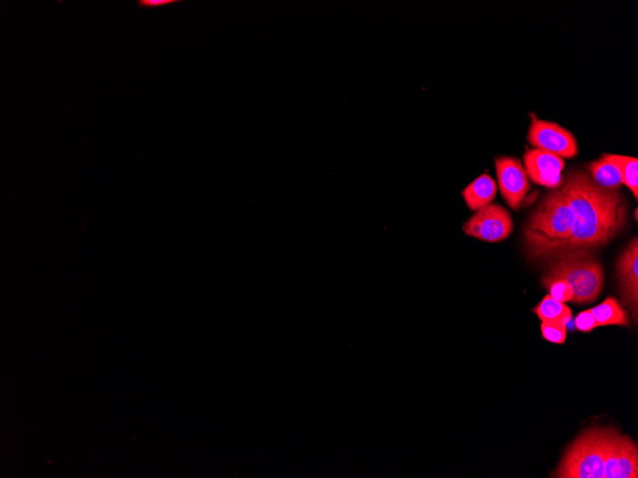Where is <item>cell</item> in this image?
I'll use <instances>...</instances> for the list:
<instances>
[{
  "label": "cell",
  "instance_id": "18",
  "mask_svg": "<svg viewBox=\"0 0 638 478\" xmlns=\"http://www.w3.org/2000/svg\"><path fill=\"white\" fill-rule=\"evenodd\" d=\"M574 324L575 327L582 332H590L599 327L591 309L584 310L576 317Z\"/></svg>",
  "mask_w": 638,
  "mask_h": 478
},
{
  "label": "cell",
  "instance_id": "9",
  "mask_svg": "<svg viewBox=\"0 0 638 478\" xmlns=\"http://www.w3.org/2000/svg\"><path fill=\"white\" fill-rule=\"evenodd\" d=\"M525 171L535 183L559 189L563 182L564 159L539 149L528 151L524 155Z\"/></svg>",
  "mask_w": 638,
  "mask_h": 478
},
{
  "label": "cell",
  "instance_id": "10",
  "mask_svg": "<svg viewBox=\"0 0 638 478\" xmlns=\"http://www.w3.org/2000/svg\"><path fill=\"white\" fill-rule=\"evenodd\" d=\"M623 304L633 313L637 322L638 306V240L635 237L617 262Z\"/></svg>",
  "mask_w": 638,
  "mask_h": 478
},
{
  "label": "cell",
  "instance_id": "6",
  "mask_svg": "<svg viewBox=\"0 0 638 478\" xmlns=\"http://www.w3.org/2000/svg\"><path fill=\"white\" fill-rule=\"evenodd\" d=\"M528 140L534 149H539L562 159L579 154V145L572 133L560 124L532 117Z\"/></svg>",
  "mask_w": 638,
  "mask_h": 478
},
{
  "label": "cell",
  "instance_id": "19",
  "mask_svg": "<svg viewBox=\"0 0 638 478\" xmlns=\"http://www.w3.org/2000/svg\"><path fill=\"white\" fill-rule=\"evenodd\" d=\"M180 3V0H139L138 6L141 9H158Z\"/></svg>",
  "mask_w": 638,
  "mask_h": 478
},
{
  "label": "cell",
  "instance_id": "8",
  "mask_svg": "<svg viewBox=\"0 0 638 478\" xmlns=\"http://www.w3.org/2000/svg\"><path fill=\"white\" fill-rule=\"evenodd\" d=\"M496 168L502 197L512 210L518 211L530 190L521 161L513 157H498Z\"/></svg>",
  "mask_w": 638,
  "mask_h": 478
},
{
  "label": "cell",
  "instance_id": "3",
  "mask_svg": "<svg viewBox=\"0 0 638 478\" xmlns=\"http://www.w3.org/2000/svg\"><path fill=\"white\" fill-rule=\"evenodd\" d=\"M555 259L545 277L565 281L572 290L571 302L583 305L600 297L604 272L592 253H571Z\"/></svg>",
  "mask_w": 638,
  "mask_h": 478
},
{
  "label": "cell",
  "instance_id": "7",
  "mask_svg": "<svg viewBox=\"0 0 638 478\" xmlns=\"http://www.w3.org/2000/svg\"><path fill=\"white\" fill-rule=\"evenodd\" d=\"M636 445L626 435L609 430L604 464V478H637Z\"/></svg>",
  "mask_w": 638,
  "mask_h": 478
},
{
  "label": "cell",
  "instance_id": "12",
  "mask_svg": "<svg viewBox=\"0 0 638 478\" xmlns=\"http://www.w3.org/2000/svg\"><path fill=\"white\" fill-rule=\"evenodd\" d=\"M589 171L592 181L605 190H619L623 183L622 176L617 166L605 158L591 161Z\"/></svg>",
  "mask_w": 638,
  "mask_h": 478
},
{
  "label": "cell",
  "instance_id": "16",
  "mask_svg": "<svg viewBox=\"0 0 638 478\" xmlns=\"http://www.w3.org/2000/svg\"><path fill=\"white\" fill-rule=\"evenodd\" d=\"M542 286L548 290L549 296L561 303L571 302L573 294L570 286L563 280L544 277Z\"/></svg>",
  "mask_w": 638,
  "mask_h": 478
},
{
  "label": "cell",
  "instance_id": "11",
  "mask_svg": "<svg viewBox=\"0 0 638 478\" xmlns=\"http://www.w3.org/2000/svg\"><path fill=\"white\" fill-rule=\"evenodd\" d=\"M497 195V184L488 174L479 176L462 192L468 209L477 212L490 204Z\"/></svg>",
  "mask_w": 638,
  "mask_h": 478
},
{
  "label": "cell",
  "instance_id": "2",
  "mask_svg": "<svg viewBox=\"0 0 638 478\" xmlns=\"http://www.w3.org/2000/svg\"><path fill=\"white\" fill-rule=\"evenodd\" d=\"M574 215L561 191L548 193L529 216L524 230V246L529 259H545L549 249L568 238Z\"/></svg>",
  "mask_w": 638,
  "mask_h": 478
},
{
  "label": "cell",
  "instance_id": "5",
  "mask_svg": "<svg viewBox=\"0 0 638 478\" xmlns=\"http://www.w3.org/2000/svg\"><path fill=\"white\" fill-rule=\"evenodd\" d=\"M463 230L470 237L488 243H498L511 234L513 220L505 207L490 203L473 214L464 223Z\"/></svg>",
  "mask_w": 638,
  "mask_h": 478
},
{
  "label": "cell",
  "instance_id": "17",
  "mask_svg": "<svg viewBox=\"0 0 638 478\" xmlns=\"http://www.w3.org/2000/svg\"><path fill=\"white\" fill-rule=\"evenodd\" d=\"M566 326L560 323L542 322V337L550 343L564 344L567 338Z\"/></svg>",
  "mask_w": 638,
  "mask_h": 478
},
{
  "label": "cell",
  "instance_id": "20",
  "mask_svg": "<svg viewBox=\"0 0 638 478\" xmlns=\"http://www.w3.org/2000/svg\"><path fill=\"white\" fill-rule=\"evenodd\" d=\"M634 216H635V219L637 220V210H635Z\"/></svg>",
  "mask_w": 638,
  "mask_h": 478
},
{
  "label": "cell",
  "instance_id": "1",
  "mask_svg": "<svg viewBox=\"0 0 638 478\" xmlns=\"http://www.w3.org/2000/svg\"><path fill=\"white\" fill-rule=\"evenodd\" d=\"M568 198L574 223L568 238L555 244L545 259L571 253H592L608 244L626 225V202L605 190L582 171L569 172L560 190Z\"/></svg>",
  "mask_w": 638,
  "mask_h": 478
},
{
  "label": "cell",
  "instance_id": "15",
  "mask_svg": "<svg viewBox=\"0 0 638 478\" xmlns=\"http://www.w3.org/2000/svg\"><path fill=\"white\" fill-rule=\"evenodd\" d=\"M612 162L620 170L623 183L633 192L635 200L638 198V160L629 156L604 154L602 156Z\"/></svg>",
  "mask_w": 638,
  "mask_h": 478
},
{
  "label": "cell",
  "instance_id": "4",
  "mask_svg": "<svg viewBox=\"0 0 638 478\" xmlns=\"http://www.w3.org/2000/svg\"><path fill=\"white\" fill-rule=\"evenodd\" d=\"M609 430L592 428L583 432L566 452L554 477L604 478Z\"/></svg>",
  "mask_w": 638,
  "mask_h": 478
},
{
  "label": "cell",
  "instance_id": "13",
  "mask_svg": "<svg viewBox=\"0 0 638 478\" xmlns=\"http://www.w3.org/2000/svg\"><path fill=\"white\" fill-rule=\"evenodd\" d=\"M590 309L599 327L612 325L628 327L630 324L628 311L612 297L607 298L601 305Z\"/></svg>",
  "mask_w": 638,
  "mask_h": 478
},
{
  "label": "cell",
  "instance_id": "14",
  "mask_svg": "<svg viewBox=\"0 0 638 478\" xmlns=\"http://www.w3.org/2000/svg\"><path fill=\"white\" fill-rule=\"evenodd\" d=\"M533 313L537 314L542 322H552L567 325L570 320L572 313L565 303L554 300L549 295L533 308Z\"/></svg>",
  "mask_w": 638,
  "mask_h": 478
}]
</instances>
